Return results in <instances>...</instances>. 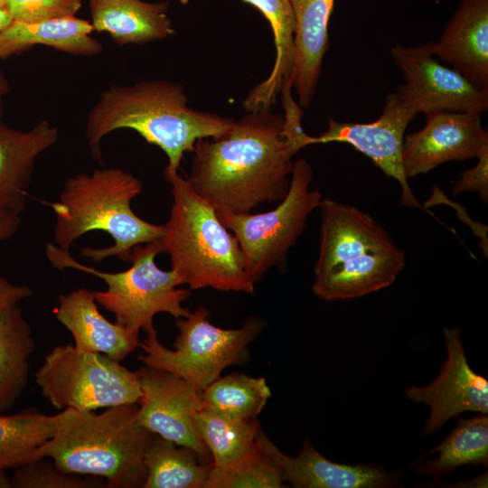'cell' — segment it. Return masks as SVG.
I'll return each mask as SVG.
<instances>
[{
	"mask_svg": "<svg viewBox=\"0 0 488 488\" xmlns=\"http://www.w3.org/2000/svg\"><path fill=\"white\" fill-rule=\"evenodd\" d=\"M437 204H446L450 205L457 212L458 219L465 224H466L472 230L473 234L479 239V247L482 249L483 255L487 258L488 256V228L486 225L476 222L472 220L464 207L460 204L455 203L449 200L441 191L439 187L435 185L432 189L431 196L426 200L423 204V207L427 211L432 214L428 208L437 205Z\"/></svg>",
	"mask_w": 488,
	"mask_h": 488,
	"instance_id": "36",
	"label": "cell"
},
{
	"mask_svg": "<svg viewBox=\"0 0 488 488\" xmlns=\"http://www.w3.org/2000/svg\"><path fill=\"white\" fill-rule=\"evenodd\" d=\"M284 482L278 465L256 441L235 465L212 466L203 488H281Z\"/></svg>",
	"mask_w": 488,
	"mask_h": 488,
	"instance_id": "31",
	"label": "cell"
},
{
	"mask_svg": "<svg viewBox=\"0 0 488 488\" xmlns=\"http://www.w3.org/2000/svg\"><path fill=\"white\" fill-rule=\"evenodd\" d=\"M146 478L143 488H203L213 464H204L189 447L157 435L144 457Z\"/></svg>",
	"mask_w": 488,
	"mask_h": 488,
	"instance_id": "27",
	"label": "cell"
},
{
	"mask_svg": "<svg viewBox=\"0 0 488 488\" xmlns=\"http://www.w3.org/2000/svg\"><path fill=\"white\" fill-rule=\"evenodd\" d=\"M91 23L73 16L36 23L12 21L0 31V59L18 55L34 45H46L73 55L96 56L103 49L90 34Z\"/></svg>",
	"mask_w": 488,
	"mask_h": 488,
	"instance_id": "23",
	"label": "cell"
},
{
	"mask_svg": "<svg viewBox=\"0 0 488 488\" xmlns=\"http://www.w3.org/2000/svg\"><path fill=\"white\" fill-rule=\"evenodd\" d=\"M431 51L488 91V0H461Z\"/></svg>",
	"mask_w": 488,
	"mask_h": 488,
	"instance_id": "17",
	"label": "cell"
},
{
	"mask_svg": "<svg viewBox=\"0 0 488 488\" xmlns=\"http://www.w3.org/2000/svg\"><path fill=\"white\" fill-rule=\"evenodd\" d=\"M257 443L278 465L285 482L296 488H388L399 486L404 470L388 471L376 464H340L328 460L305 439L298 455L284 454L259 429Z\"/></svg>",
	"mask_w": 488,
	"mask_h": 488,
	"instance_id": "15",
	"label": "cell"
},
{
	"mask_svg": "<svg viewBox=\"0 0 488 488\" xmlns=\"http://www.w3.org/2000/svg\"><path fill=\"white\" fill-rule=\"evenodd\" d=\"M51 265L60 270L72 268L101 278L107 285L104 291H93L97 304L115 315V323L135 332L155 330L154 317L166 313L174 318L186 317L191 311L182 304L191 295L190 288L179 286L183 279L174 270H163L155 262L163 252L160 240L135 246L128 262L131 266L119 272H104L77 261L70 251L53 242L44 249Z\"/></svg>",
	"mask_w": 488,
	"mask_h": 488,
	"instance_id": "6",
	"label": "cell"
},
{
	"mask_svg": "<svg viewBox=\"0 0 488 488\" xmlns=\"http://www.w3.org/2000/svg\"><path fill=\"white\" fill-rule=\"evenodd\" d=\"M12 21L10 14L5 9L0 8V31L7 26Z\"/></svg>",
	"mask_w": 488,
	"mask_h": 488,
	"instance_id": "40",
	"label": "cell"
},
{
	"mask_svg": "<svg viewBox=\"0 0 488 488\" xmlns=\"http://www.w3.org/2000/svg\"><path fill=\"white\" fill-rule=\"evenodd\" d=\"M9 82L5 72L0 68V121L5 113V99L9 92Z\"/></svg>",
	"mask_w": 488,
	"mask_h": 488,
	"instance_id": "39",
	"label": "cell"
},
{
	"mask_svg": "<svg viewBox=\"0 0 488 488\" xmlns=\"http://www.w3.org/2000/svg\"><path fill=\"white\" fill-rule=\"evenodd\" d=\"M136 404L101 413L66 408L52 416L53 434L31 455L47 457L61 470L102 478L107 488L143 487L145 454L155 434L137 418Z\"/></svg>",
	"mask_w": 488,
	"mask_h": 488,
	"instance_id": "3",
	"label": "cell"
},
{
	"mask_svg": "<svg viewBox=\"0 0 488 488\" xmlns=\"http://www.w3.org/2000/svg\"><path fill=\"white\" fill-rule=\"evenodd\" d=\"M405 266L398 247L365 253L314 277L312 290L325 301L358 298L391 286Z\"/></svg>",
	"mask_w": 488,
	"mask_h": 488,
	"instance_id": "21",
	"label": "cell"
},
{
	"mask_svg": "<svg viewBox=\"0 0 488 488\" xmlns=\"http://www.w3.org/2000/svg\"><path fill=\"white\" fill-rule=\"evenodd\" d=\"M313 169L305 158L294 161L287 193L279 204L259 213L217 212L236 237L247 271L256 284L272 267L284 264L289 249L304 232L310 214L323 199L310 189Z\"/></svg>",
	"mask_w": 488,
	"mask_h": 488,
	"instance_id": "9",
	"label": "cell"
},
{
	"mask_svg": "<svg viewBox=\"0 0 488 488\" xmlns=\"http://www.w3.org/2000/svg\"><path fill=\"white\" fill-rule=\"evenodd\" d=\"M194 421L217 468L239 462L253 447L260 429L257 418L237 419L202 408L196 412Z\"/></svg>",
	"mask_w": 488,
	"mask_h": 488,
	"instance_id": "29",
	"label": "cell"
},
{
	"mask_svg": "<svg viewBox=\"0 0 488 488\" xmlns=\"http://www.w3.org/2000/svg\"><path fill=\"white\" fill-rule=\"evenodd\" d=\"M53 313L70 331L79 350L121 361L139 347V333L107 320L98 308L93 291L85 287L60 295Z\"/></svg>",
	"mask_w": 488,
	"mask_h": 488,
	"instance_id": "18",
	"label": "cell"
},
{
	"mask_svg": "<svg viewBox=\"0 0 488 488\" xmlns=\"http://www.w3.org/2000/svg\"><path fill=\"white\" fill-rule=\"evenodd\" d=\"M21 224L20 214L0 211V241L10 239Z\"/></svg>",
	"mask_w": 488,
	"mask_h": 488,
	"instance_id": "38",
	"label": "cell"
},
{
	"mask_svg": "<svg viewBox=\"0 0 488 488\" xmlns=\"http://www.w3.org/2000/svg\"><path fill=\"white\" fill-rule=\"evenodd\" d=\"M418 114L414 103L399 88L388 94L378 119L370 123L339 122L328 118L327 129L311 136L310 145L346 143L365 155L401 188L400 203L426 209L417 200L405 175L402 161L403 141L408 125Z\"/></svg>",
	"mask_w": 488,
	"mask_h": 488,
	"instance_id": "10",
	"label": "cell"
},
{
	"mask_svg": "<svg viewBox=\"0 0 488 488\" xmlns=\"http://www.w3.org/2000/svg\"><path fill=\"white\" fill-rule=\"evenodd\" d=\"M13 21L36 23L75 15L82 0H4Z\"/></svg>",
	"mask_w": 488,
	"mask_h": 488,
	"instance_id": "33",
	"label": "cell"
},
{
	"mask_svg": "<svg viewBox=\"0 0 488 488\" xmlns=\"http://www.w3.org/2000/svg\"><path fill=\"white\" fill-rule=\"evenodd\" d=\"M427 122L404 137L402 161L408 179L427 174L449 161L477 158L488 148L481 115L456 111L425 114Z\"/></svg>",
	"mask_w": 488,
	"mask_h": 488,
	"instance_id": "14",
	"label": "cell"
},
{
	"mask_svg": "<svg viewBox=\"0 0 488 488\" xmlns=\"http://www.w3.org/2000/svg\"><path fill=\"white\" fill-rule=\"evenodd\" d=\"M35 348L32 330L17 305L0 311V412L18 400L29 379Z\"/></svg>",
	"mask_w": 488,
	"mask_h": 488,
	"instance_id": "25",
	"label": "cell"
},
{
	"mask_svg": "<svg viewBox=\"0 0 488 488\" xmlns=\"http://www.w3.org/2000/svg\"><path fill=\"white\" fill-rule=\"evenodd\" d=\"M433 41L418 46L399 43L390 50L405 83L399 86L418 113L456 111L481 115L488 108L482 90L455 69L441 64L431 51Z\"/></svg>",
	"mask_w": 488,
	"mask_h": 488,
	"instance_id": "11",
	"label": "cell"
},
{
	"mask_svg": "<svg viewBox=\"0 0 488 488\" xmlns=\"http://www.w3.org/2000/svg\"><path fill=\"white\" fill-rule=\"evenodd\" d=\"M34 380L42 397L57 409L89 411L138 404L142 396L136 371L103 353L71 344L54 346Z\"/></svg>",
	"mask_w": 488,
	"mask_h": 488,
	"instance_id": "8",
	"label": "cell"
},
{
	"mask_svg": "<svg viewBox=\"0 0 488 488\" xmlns=\"http://www.w3.org/2000/svg\"><path fill=\"white\" fill-rule=\"evenodd\" d=\"M142 396L137 418L151 433L193 450L204 464L211 456L196 428L200 392L183 379L144 365L136 371Z\"/></svg>",
	"mask_w": 488,
	"mask_h": 488,
	"instance_id": "12",
	"label": "cell"
},
{
	"mask_svg": "<svg viewBox=\"0 0 488 488\" xmlns=\"http://www.w3.org/2000/svg\"><path fill=\"white\" fill-rule=\"evenodd\" d=\"M319 209L320 242L314 277L365 253L397 247L387 231L357 207L323 198Z\"/></svg>",
	"mask_w": 488,
	"mask_h": 488,
	"instance_id": "16",
	"label": "cell"
},
{
	"mask_svg": "<svg viewBox=\"0 0 488 488\" xmlns=\"http://www.w3.org/2000/svg\"><path fill=\"white\" fill-rule=\"evenodd\" d=\"M171 185L173 204L160 239L170 257L172 269L190 289L254 294L235 235L226 228L215 209L197 194L186 177L164 172Z\"/></svg>",
	"mask_w": 488,
	"mask_h": 488,
	"instance_id": "5",
	"label": "cell"
},
{
	"mask_svg": "<svg viewBox=\"0 0 488 488\" xmlns=\"http://www.w3.org/2000/svg\"><path fill=\"white\" fill-rule=\"evenodd\" d=\"M295 17L294 64L291 88L298 105L308 108L329 48L328 23L334 0H288Z\"/></svg>",
	"mask_w": 488,
	"mask_h": 488,
	"instance_id": "20",
	"label": "cell"
},
{
	"mask_svg": "<svg viewBox=\"0 0 488 488\" xmlns=\"http://www.w3.org/2000/svg\"><path fill=\"white\" fill-rule=\"evenodd\" d=\"M283 130L284 117L271 108L247 112L224 135L196 141L186 178L217 212L249 213L280 202L298 153Z\"/></svg>",
	"mask_w": 488,
	"mask_h": 488,
	"instance_id": "1",
	"label": "cell"
},
{
	"mask_svg": "<svg viewBox=\"0 0 488 488\" xmlns=\"http://www.w3.org/2000/svg\"><path fill=\"white\" fill-rule=\"evenodd\" d=\"M143 183L121 168L96 169L90 174L69 177L56 201H42L55 215L53 243L64 251L83 234L102 230L113 239L106 248H82L80 257L100 262L116 256L128 261L132 249L160 240L164 226L138 217L131 202L143 190Z\"/></svg>",
	"mask_w": 488,
	"mask_h": 488,
	"instance_id": "4",
	"label": "cell"
},
{
	"mask_svg": "<svg viewBox=\"0 0 488 488\" xmlns=\"http://www.w3.org/2000/svg\"><path fill=\"white\" fill-rule=\"evenodd\" d=\"M461 328H445L447 357L438 376L426 386H411L405 398L427 405L430 415L422 436L437 432L449 419L465 412L488 413V380L468 364L461 341Z\"/></svg>",
	"mask_w": 488,
	"mask_h": 488,
	"instance_id": "13",
	"label": "cell"
},
{
	"mask_svg": "<svg viewBox=\"0 0 488 488\" xmlns=\"http://www.w3.org/2000/svg\"><path fill=\"white\" fill-rule=\"evenodd\" d=\"M209 315L207 308L199 306L188 316L177 318L174 350L160 343L156 330L146 333L139 343L143 353L137 359L145 366L183 379L201 392L224 369L248 360V346L264 327L260 318L252 316L239 328L223 329L212 324Z\"/></svg>",
	"mask_w": 488,
	"mask_h": 488,
	"instance_id": "7",
	"label": "cell"
},
{
	"mask_svg": "<svg viewBox=\"0 0 488 488\" xmlns=\"http://www.w3.org/2000/svg\"><path fill=\"white\" fill-rule=\"evenodd\" d=\"M257 7L270 23L276 61L269 76L246 97L243 108L253 111L270 108L284 85L291 86L294 64L295 17L288 0H243Z\"/></svg>",
	"mask_w": 488,
	"mask_h": 488,
	"instance_id": "24",
	"label": "cell"
},
{
	"mask_svg": "<svg viewBox=\"0 0 488 488\" xmlns=\"http://www.w3.org/2000/svg\"><path fill=\"white\" fill-rule=\"evenodd\" d=\"M234 123L232 118L189 108L181 84L144 80L131 86L112 84L102 91L89 113L86 137L92 156L102 164V138L117 129H133L164 152L168 164L164 172L175 174L197 140L219 137Z\"/></svg>",
	"mask_w": 488,
	"mask_h": 488,
	"instance_id": "2",
	"label": "cell"
},
{
	"mask_svg": "<svg viewBox=\"0 0 488 488\" xmlns=\"http://www.w3.org/2000/svg\"><path fill=\"white\" fill-rule=\"evenodd\" d=\"M33 295V290L24 285H14L0 275V311L17 305Z\"/></svg>",
	"mask_w": 488,
	"mask_h": 488,
	"instance_id": "37",
	"label": "cell"
},
{
	"mask_svg": "<svg viewBox=\"0 0 488 488\" xmlns=\"http://www.w3.org/2000/svg\"><path fill=\"white\" fill-rule=\"evenodd\" d=\"M478 163L460 174L454 184L452 195L458 196L467 192H476L483 202H488V148L477 157Z\"/></svg>",
	"mask_w": 488,
	"mask_h": 488,
	"instance_id": "35",
	"label": "cell"
},
{
	"mask_svg": "<svg viewBox=\"0 0 488 488\" xmlns=\"http://www.w3.org/2000/svg\"><path fill=\"white\" fill-rule=\"evenodd\" d=\"M170 3L143 0H89L91 25L119 44H144L174 33L168 17Z\"/></svg>",
	"mask_w": 488,
	"mask_h": 488,
	"instance_id": "22",
	"label": "cell"
},
{
	"mask_svg": "<svg viewBox=\"0 0 488 488\" xmlns=\"http://www.w3.org/2000/svg\"><path fill=\"white\" fill-rule=\"evenodd\" d=\"M11 483L14 488H107L102 478L65 472L47 457L17 467Z\"/></svg>",
	"mask_w": 488,
	"mask_h": 488,
	"instance_id": "32",
	"label": "cell"
},
{
	"mask_svg": "<svg viewBox=\"0 0 488 488\" xmlns=\"http://www.w3.org/2000/svg\"><path fill=\"white\" fill-rule=\"evenodd\" d=\"M439 453L434 459L419 460L416 472L438 480L457 467L472 465H488V416L480 413L470 418H458L451 433L429 454Z\"/></svg>",
	"mask_w": 488,
	"mask_h": 488,
	"instance_id": "26",
	"label": "cell"
},
{
	"mask_svg": "<svg viewBox=\"0 0 488 488\" xmlns=\"http://www.w3.org/2000/svg\"><path fill=\"white\" fill-rule=\"evenodd\" d=\"M291 87L284 85L281 89V98L285 108L284 136L286 141L297 151L310 145L311 136L307 135L301 125L304 112L296 103L291 94Z\"/></svg>",
	"mask_w": 488,
	"mask_h": 488,
	"instance_id": "34",
	"label": "cell"
},
{
	"mask_svg": "<svg viewBox=\"0 0 488 488\" xmlns=\"http://www.w3.org/2000/svg\"><path fill=\"white\" fill-rule=\"evenodd\" d=\"M52 434V416L33 408L0 415V488H12L11 478L5 471L29 463L33 451Z\"/></svg>",
	"mask_w": 488,
	"mask_h": 488,
	"instance_id": "28",
	"label": "cell"
},
{
	"mask_svg": "<svg viewBox=\"0 0 488 488\" xmlns=\"http://www.w3.org/2000/svg\"><path fill=\"white\" fill-rule=\"evenodd\" d=\"M58 138L57 127L46 119L28 131L0 121V211L24 210L35 162Z\"/></svg>",
	"mask_w": 488,
	"mask_h": 488,
	"instance_id": "19",
	"label": "cell"
},
{
	"mask_svg": "<svg viewBox=\"0 0 488 488\" xmlns=\"http://www.w3.org/2000/svg\"><path fill=\"white\" fill-rule=\"evenodd\" d=\"M270 397L265 378L242 373L219 377L200 392L202 409L237 419L257 418Z\"/></svg>",
	"mask_w": 488,
	"mask_h": 488,
	"instance_id": "30",
	"label": "cell"
},
{
	"mask_svg": "<svg viewBox=\"0 0 488 488\" xmlns=\"http://www.w3.org/2000/svg\"><path fill=\"white\" fill-rule=\"evenodd\" d=\"M0 8L5 9V1L4 0H0Z\"/></svg>",
	"mask_w": 488,
	"mask_h": 488,
	"instance_id": "41",
	"label": "cell"
}]
</instances>
